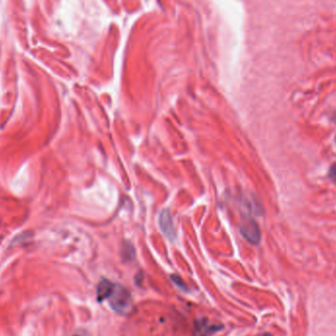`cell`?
<instances>
[{"instance_id": "5b68a950", "label": "cell", "mask_w": 336, "mask_h": 336, "mask_svg": "<svg viewBox=\"0 0 336 336\" xmlns=\"http://www.w3.org/2000/svg\"><path fill=\"white\" fill-rule=\"evenodd\" d=\"M115 284H113L112 282H110L109 280L106 279H102L97 286V290H96V298L98 302H102L105 299H108L113 290H114Z\"/></svg>"}, {"instance_id": "7a4b0ae2", "label": "cell", "mask_w": 336, "mask_h": 336, "mask_svg": "<svg viewBox=\"0 0 336 336\" xmlns=\"http://www.w3.org/2000/svg\"><path fill=\"white\" fill-rule=\"evenodd\" d=\"M242 236L252 245H257L260 242V231L252 219H246L240 225Z\"/></svg>"}, {"instance_id": "3957f363", "label": "cell", "mask_w": 336, "mask_h": 336, "mask_svg": "<svg viewBox=\"0 0 336 336\" xmlns=\"http://www.w3.org/2000/svg\"><path fill=\"white\" fill-rule=\"evenodd\" d=\"M160 227L164 234L169 238L170 240H173L175 238V229L173 225V221L170 215L169 210H164L160 214Z\"/></svg>"}, {"instance_id": "ba28073f", "label": "cell", "mask_w": 336, "mask_h": 336, "mask_svg": "<svg viewBox=\"0 0 336 336\" xmlns=\"http://www.w3.org/2000/svg\"><path fill=\"white\" fill-rule=\"evenodd\" d=\"M268 336V335H261V336Z\"/></svg>"}, {"instance_id": "8992f818", "label": "cell", "mask_w": 336, "mask_h": 336, "mask_svg": "<svg viewBox=\"0 0 336 336\" xmlns=\"http://www.w3.org/2000/svg\"><path fill=\"white\" fill-rule=\"evenodd\" d=\"M171 279L173 280V282H174L178 287H180L181 289L187 290V287H186L184 281H183L179 276H177V275H172V276H171Z\"/></svg>"}, {"instance_id": "9c48e42d", "label": "cell", "mask_w": 336, "mask_h": 336, "mask_svg": "<svg viewBox=\"0 0 336 336\" xmlns=\"http://www.w3.org/2000/svg\"></svg>"}, {"instance_id": "6da1fadb", "label": "cell", "mask_w": 336, "mask_h": 336, "mask_svg": "<svg viewBox=\"0 0 336 336\" xmlns=\"http://www.w3.org/2000/svg\"><path fill=\"white\" fill-rule=\"evenodd\" d=\"M108 299L111 308L119 314L127 313L132 306L131 294L126 288L118 284H115L114 290Z\"/></svg>"}, {"instance_id": "52a82bcc", "label": "cell", "mask_w": 336, "mask_h": 336, "mask_svg": "<svg viewBox=\"0 0 336 336\" xmlns=\"http://www.w3.org/2000/svg\"><path fill=\"white\" fill-rule=\"evenodd\" d=\"M330 177L332 178V180L336 184V164H335L330 170Z\"/></svg>"}, {"instance_id": "277c9868", "label": "cell", "mask_w": 336, "mask_h": 336, "mask_svg": "<svg viewBox=\"0 0 336 336\" xmlns=\"http://www.w3.org/2000/svg\"><path fill=\"white\" fill-rule=\"evenodd\" d=\"M221 329H222V326H219V327L211 326L208 321L201 320L196 323L194 336H209L217 331H220Z\"/></svg>"}]
</instances>
